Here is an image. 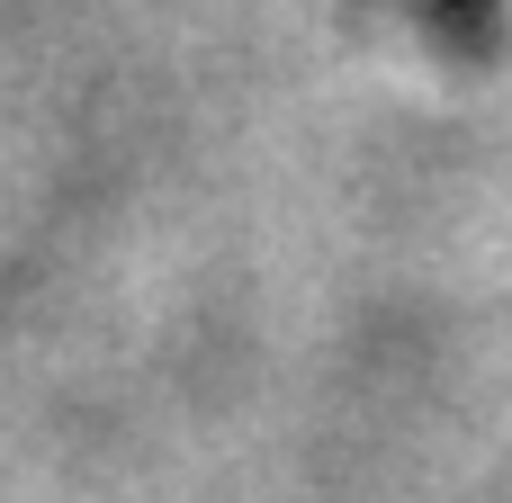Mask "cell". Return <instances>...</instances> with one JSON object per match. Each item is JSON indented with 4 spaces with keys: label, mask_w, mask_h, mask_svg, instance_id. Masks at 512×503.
<instances>
[{
    "label": "cell",
    "mask_w": 512,
    "mask_h": 503,
    "mask_svg": "<svg viewBox=\"0 0 512 503\" xmlns=\"http://www.w3.org/2000/svg\"><path fill=\"white\" fill-rule=\"evenodd\" d=\"M441 9H450V18H486L495 0H441Z\"/></svg>",
    "instance_id": "1"
}]
</instances>
